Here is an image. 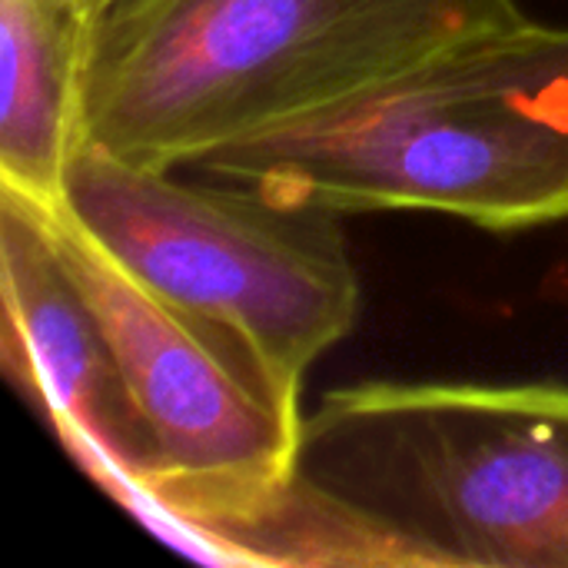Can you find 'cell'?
I'll return each instance as SVG.
<instances>
[{
    "instance_id": "cell-7",
    "label": "cell",
    "mask_w": 568,
    "mask_h": 568,
    "mask_svg": "<svg viewBox=\"0 0 568 568\" xmlns=\"http://www.w3.org/2000/svg\"><path fill=\"white\" fill-rule=\"evenodd\" d=\"M83 0H0V186L57 210L83 140Z\"/></svg>"
},
{
    "instance_id": "cell-8",
    "label": "cell",
    "mask_w": 568,
    "mask_h": 568,
    "mask_svg": "<svg viewBox=\"0 0 568 568\" xmlns=\"http://www.w3.org/2000/svg\"><path fill=\"white\" fill-rule=\"evenodd\" d=\"M103 3H106V0H83V7H87V13H90V20H93V17H97V13L103 10Z\"/></svg>"
},
{
    "instance_id": "cell-3",
    "label": "cell",
    "mask_w": 568,
    "mask_h": 568,
    "mask_svg": "<svg viewBox=\"0 0 568 568\" xmlns=\"http://www.w3.org/2000/svg\"><path fill=\"white\" fill-rule=\"evenodd\" d=\"M523 17L519 0H106L90 20L83 140L186 170Z\"/></svg>"
},
{
    "instance_id": "cell-1",
    "label": "cell",
    "mask_w": 568,
    "mask_h": 568,
    "mask_svg": "<svg viewBox=\"0 0 568 568\" xmlns=\"http://www.w3.org/2000/svg\"><path fill=\"white\" fill-rule=\"evenodd\" d=\"M233 562L568 568V383L329 389Z\"/></svg>"
},
{
    "instance_id": "cell-2",
    "label": "cell",
    "mask_w": 568,
    "mask_h": 568,
    "mask_svg": "<svg viewBox=\"0 0 568 568\" xmlns=\"http://www.w3.org/2000/svg\"><path fill=\"white\" fill-rule=\"evenodd\" d=\"M186 170L343 216L433 210L489 233L566 223L568 27L523 17L473 33Z\"/></svg>"
},
{
    "instance_id": "cell-4",
    "label": "cell",
    "mask_w": 568,
    "mask_h": 568,
    "mask_svg": "<svg viewBox=\"0 0 568 568\" xmlns=\"http://www.w3.org/2000/svg\"><path fill=\"white\" fill-rule=\"evenodd\" d=\"M57 206L143 286L236 329L296 386L359 323V273L329 206L186 180L90 140L73 150Z\"/></svg>"
},
{
    "instance_id": "cell-6",
    "label": "cell",
    "mask_w": 568,
    "mask_h": 568,
    "mask_svg": "<svg viewBox=\"0 0 568 568\" xmlns=\"http://www.w3.org/2000/svg\"><path fill=\"white\" fill-rule=\"evenodd\" d=\"M0 356L77 466L150 519L156 456L113 343L63 263L50 210L0 186Z\"/></svg>"
},
{
    "instance_id": "cell-5",
    "label": "cell",
    "mask_w": 568,
    "mask_h": 568,
    "mask_svg": "<svg viewBox=\"0 0 568 568\" xmlns=\"http://www.w3.org/2000/svg\"><path fill=\"white\" fill-rule=\"evenodd\" d=\"M50 226L63 263L93 303L136 416L153 443L150 523L210 559L283 496L300 449V389L236 329L130 276L60 206Z\"/></svg>"
}]
</instances>
